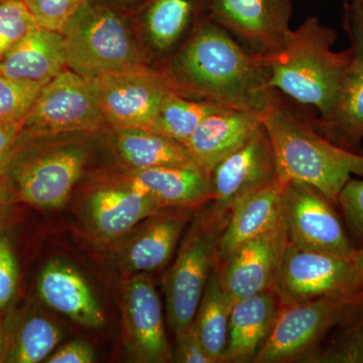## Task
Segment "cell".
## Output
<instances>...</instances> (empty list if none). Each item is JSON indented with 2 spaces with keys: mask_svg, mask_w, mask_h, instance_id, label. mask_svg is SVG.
Returning <instances> with one entry per match:
<instances>
[{
  "mask_svg": "<svg viewBox=\"0 0 363 363\" xmlns=\"http://www.w3.org/2000/svg\"><path fill=\"white\" fill-rule=\"evenodd\" d=\"M177 93L264 116L278 91L262 57L208 18L159 69Z\"/></svg>",
  "mask_w": 363,
  "mask_h": 363,
  "instance_id": "6da1fadb",
  "label": "cell"
},
{
  "mask_svg": "<svg viewBox=\"0 0 363 363\" xmlns=\"http://www.w3.org/2000/svg\"><path fill=\"white\" fill-rule=\"evenodd\" d=\"M262 118L281 178L308 184L335 206L351 175L363 178V154L344 150L320 135L312 119L285 104L278 93Z\"/></svg>",
  "mask_w": 363,
  "mask_h": 363,
  "instance_id": "7a4b0ae2",
  "label": "cell"
},
{
  "mask_svg": "<svg viewBox=\"0 0 363 363\" xmlns=\"http://www.w3.org/2000/svg\"><path fill=\"white\" fill-rule=\"evenodd\" d=\"M335 30L309 18L292 30L284 49L262 58L269 69V87L326 116L337 104L352 62L353 49L334 52Z\"/></svg>",
  "mask_w": 363,
  "mask_h": 363,
  "instance_id": "3957f363",
  "label": "cell"
},
{
  "mask_svg": "<svg viewBox=\"0 0 363 363\" xmlns=\"http://www.w3.org/2000/svg\"><path fill=\"white\" fill-rule=\"evenodd\" d=\"M67 68L87 79L152 69L130 16L88 2L62 32ZM155 69V68H154Z\"/></svg>",
  "mask_w": 363,
  "mask_h": 363,
  "instance_id": "277c9868",
  "label": "cell"
},
{
  "mask_svg": "<svg viewBox=\"0 0 363 363\" xmlns=\"http://www.w3.org/2000/svg\"><path fill=\"white\" fill-rule=\"evenodd\" d=\"M229 214L230 212L219 211L212 205L209 212L191 229L167 277V315L176 334L194 323L208 279L217 264L219 243Z\"/></svg>",
  "mask_w": 363,
  "mask_h": 363,
  "instance_id": "5b68a950",
  "label": "cell"
},
{
  "mask_svg": "<svg viewBox=\"0 0 363 363\" xmlns=\"http://www.w3.org/2000/svg\"><path fill=\"white\" fill-rule=\"evenodd\" d=\"M87 159L84 147L75 143L30 150L18 142L2 179L26 204L57 209L68 201L84 173Z\"/></svg>",
  "mask_w": 363,
  "mask_h": 363,
  "instance_id": "8992f818",
  "label": "cell"
},
{
  "mask_svg": "<svg viewBox=\"0 0 363 363\" xmlns=\"http://www.w3.org/2000/svg\"><path fill=\"white\" fill-rule=\"evenodd\" d=\"M355 292L281 304L271 334L255 363L305 362L362 296Z\"/></svg>",
  "mask_w": 363,
  "mask_h": 363,
  "instance_id": "52a82bcc",
  "label": "cell"
},
{
  "mask_svg": "<svg viewBox=\"0 0 363 363\" xmlns=\"http://www.w3.org/2000/svg\"><path fill=\"white\" fill-rule=\"evenodd\" d=\"M105 125L94 79L66 68L40 90L28 116L23 133L30 136L93 133Z\"/></svg>",
  "mask_w": 363,
  "mask_h": 363,
  "instance_id": "ba28073f",
  "label": "cell"
},
{
  "mask_svg": "<svg viewBox=\"0 0 363 363\" xmlns=\"http://www.w3.org/2000/svg\"><path fill=\"white\" fill-rule=\"evenodd\" d=\"M363 279L351 257L303 250L289 241L274 291L281 304L355 292Z\"/></svg>",
  "mask_w": 363,
  "mask_h": 363,
  "instance_id": "9c48e42d",
  "label": "cell"
},
{
  "mask_svg": "<svg viewBox=\"0 0 363 363\" xmlns=\"http://www.w3.org/2000/svg\"><path fill=\"white\" fill-rule=\"evenodd\" d=\"M334 206L317 189L289 181L283 197L289 241L303 250L352 257L355 247Z\"/></svg>",
  "mask_w": 363,
  "mask_h": 363,
  "instance_id": "30bf717a",
  "label": "cell"
},
{
  "mask_svg": "<svg viewBox=\"0 0 363 363\" xmlns=\"http://www.w3.org/2000/svg\"><path fill=\"white\" fill-rule=\"evenodd\" d=\"M291 0H211L210 20L245 49L267 58L284 49L292 30Z\"/></svg>",
  "mask_w": 363,
  "mask_h": 363,
  "instance_id": "8fae6325",
  "label": "cell"
},
{
  "mask_svg": "<svg viewBox=\"0 0 363 363\" xmlns=\"http://www.w3.org/2000/svg\"><path fill=\"white\" fill-rule=\"evenodd\" d=\"M105 125L111 128H147L172 91L159 69L108 74L94 79Z\"/></svg>",
  "mask_w": 363,
  "mask_h": 363,
  "instance_id": "7c38bea8",
  "label": "cell"
},
{
  "mask_svg": "<svg viewBox=\"0 0 363 363\" xmlns=\"http://www.w3.org/2000/svg\"><path fill=\"white\" fill-rule=\"evenodd\" d=\"M211 0H145L128 14L145 58L160 69L210 18Z\"/></svg>",
  "mask_w": 363,
  "mask_h": 363,
  "instance_id": "4fadbf2b",
  "label": "cell"
},
{
  "mask_svg": "<svg viewBox=\"0 0 363 363\" xmlns=\"http://www.w3.org/2000/svg\"><path fill=\"white\" fill-rule=\"evenodd\" d=\"M121 320L124 342L138 362H174L162 303L147 272L128 274L121 285Z\"/></svg>",
  "mask_w": 363,
  "mask_h": 363,
  "instance_id": "5bb4252c",
  "label": "cell"
},
{
  "mask_svg": "<svg viewBox=\"0 0 363 363\" xmlns=\"http://www.w3.org/2000/svg\"><path fill=\"white\" fill-rule=\"evenodd\" d=\"M279 177L276 152L264 123L233 154L210 172L213 206L230 212L243 196Z\"/></svg>",
  "mask_w": 363,
  "mask_h": 363,
  "instance_id": "9a60e30c",
  "label": "cell"
},
{
  "mask_svg": "<svg viewBox=\"0 0 363 363\" xmlns=\"http://www.w3.org/2000/svg\"><path fill=\"white\" fill-rule=\"evenodd\" d=\"M288 243L283 215L278 225L236 248L217 264L222 288L233 303L255 294L274 290Z\"/></svg>",
  "mask_w": 363,
  "mask_h": 363,
  "instance_id": "2e32d148",
  "label": "cell"
},
{
  "mask_svg": "<svg viewBox=\"0 0 363 363\" xmlns=\"http://www.w3.org/2000/svg\"><path fill=\"white\" fill-rule=\"evenodd\" d=\"M353 49L352 62L337 104L326 116L312 118L315 130L334 145L363 154V25L344 20Z\"/></svg>",
  "mask_w": 363,
  "mask_h": 363,
  "instance_id": "e0dca14e",
  "label": "cell"
},
{
  "mask_svg": "<svg viewBox=\"0 0 363 363\" xmlns=\"http://www.w3.org/2000/svg\"><path fill=\"white\" fill-rule=\"evenodd\" d=\"M38 295L45 305L85 328L104 327L105 315L89 284L64 260L48 262L39 274Z\"/></svg>",
  "mask_w": 363,
  "mask_h": 363,
  "instance_id": "ac0fdd59",
  "label": "cell"
},
{
  "mask_svg": "<svg viewBox=\"0 0 363 363\" xmlns=\"http://www.w3.org/2000/svg\"><path fill=\"white\" fill-rule=\"evenodd\" d=\"M164 207L152 196L123 180L95 189L88 199V213L95 233L114 240Z\"/></svg>",
  "mask_w": 363,
  "mask_h": 363,
  "instance_id": "d6986e66",
  "label": "cell"
},
{
  "mask_svg": "<svg viewBox=\"0 0 363 363\" xmlns=\"http://www.w3.org/2000/svg\"><path fill=\"white\" fill-rule=\"evenodd\" d=\"M262 124L259 114L222 106L203 119L185 145L193 161L210 174L218 162L247 142Z\"/></svg>",
  "mask_w": 363,
  "mask_h": 363,
  "instance_id": "ffe728a7",
  "label": "cell"
},
{
  "mask_svg": "<svg viewBox=\"0 0 363 363\" xmlns=\"http://www.w3.org/2000/svg\"><path fill=\"white\" fill-rule=\"evenodd\" d=\"M288 180H277L234 203L222 234L217 264L247 241L267 233L283 219V197Z\"/></svg>",
  "mask_w": 363,
  "mask_h": 363,
  "instance_id": "44dd1931",
  "label": "cell"
},
{
  "mask_svg": "<svg viewBox=\"0 0 363 363\" xmlns=\"http://www.w3.org/2000/svg\"><path fill=\"white\" fill-rule=\"evenodd\" d=\"M124 181L167 207H195L211 200L210 174L195 162L126 171Z\"/></svg>",
  "mask_w": 363,
  "mask_h": 363,
  "instance_id": "7402d4cb",
  "label": "cell"
},
{
  "mask_svg": "<svg viewBox=\"0 0 363 363\" xmlns=\"http://www.w3.org/2000/svg\"><path fill=\"white\" fill-rule=\"evenodd\" d=\"M281 302L274 290L236 301L229 318L226 362H255L271 334Z\"/></svg>",
  "mask_w": 363,
  "mask_h": 363,
  "instance_id": "603a6c76",
  "label": "cell"
},
{
  "mask_svg": "<svg viewBox=\"0 0 363 363\" xmlns=\"http://www.w3.org/2000/svg\"><path fill=\"white\" fill-rule=\"evenodd\" d=\"M67 68L63 35L37 28L0 60V76L45 85Z\"/></svg>",
  "mask_w": 363,
  "mask_h": 363,
  "instance_id": "cb8c5ba5",
  "label": "cell"
},
{
  "mask_svg": "<svg viewBox=\"0 0 363 363\" xmlns=\"http://www.w3.org/2000/svg\"><path fill=\"white\" fill-rule=\"evenodd\" d=\"M112 147L126 171L193 162L183 143L147 128H111Z\"/></svg>",
  "mask_w": 363,
  "mask_h": 363,
  "instance_id": "d4e9b609",
  "label": "cell"
},
{
  "mask_svg": "<svg viewBox=\"0 0 363 363\" xmlns=\"http://www.w3.org/2000/svg\"><path fill=\"white\" fill-rule=\"evenodd\" d=\"M188 217L185 213L164 215L145 227L124 247L121 266L128 274L156 271L175 252Z\"/></svg>",
  "mask_w": 363,
  "mask_h": 363,
  "instance_id": "484cf974",
  "label": "cell"
},
{
  "mask_svg": "<svg viewBox=\"0 0 363 363\" xmlns=\"http://www.w3.org/2000/svg\"><path fill=\"white\" fill-rule=\"evenodd\" d=\"M233 304L222 288L216 264L208 279L193 323L203 346L215 363L226 362L229 318Z\"/></svg>",
  "mask_w": 363,
  "mask_h": 363,
  "instance_id": "4316f807",
  "label": "cell"
},
{
  "mask_svg": "<svg viewBox=\"0 0 363 363\" xmlns=\"http://www.w3.org/2000/svg\"><path fill=\"white\" fill-rule=\"evenodd\" d=\"M305 362L363 363V293Z\"/></svg>",
  "mask_w": 363,
  "mask_h": 363,
  "instance_id": "83f0119b",
  "label": "cell"
},
{
  "mask_svg": "<svg viewBox=\"0 0 363 363\" xmlns=\"http://www.w3.org/2000/svg\"><path fill=\"white\" fill-rule=\"evenodd\" d=\"M222 105L182 96L176 91L164 98L150 130L185 145L200 123Z\"/></svg>",
  "mask_w": 363,
  "mask_h": 363,
  "instance_id": "f1b7e54d",
  "label": "cell"
},
{
  "mask_svg": "<svg viewBox=\"0 0 363 363\" xmlns=\"http://www.w3.org/2000/svg\"><path fill=\"white\" fill-rule=\"evenodd\" d=\"M63 339V332L54 322L42 316L23 320L11 338H6L4 362H45Z\"/></svg>",
  "mask_w": 363,
  "mask_h": 363,
  "instance_id": "f546056e",
  "label": "cell"
},
{
  "mask_svg": "<svg viewBox=\"0 0 363 363\" xmlns=\"http://www.w3.org/2000/svg\"><path fill=\"white\" fill-rule=\"evenodd\" d=\"M37 28L39 26L23 0L0 2V60Z\"/></svg>",
  "mask_w": 363,
  "mask_h": 363,
  "instance_id": "4dcf8cb0",
  "label": "cell"
},
{
  "mask_svg": "<svg viewBox=\"0 0 363 363\" xmlns=\"http://www.w3.org/2000/svg\"><path fill=\"white\" fill-rule=\"evenodd\" d=\"M44 86L0 76V121H23Z\"/></svg>",
  "mask_w": 363,
  "mask_h": 363,
  "instance_id": "1f68e13d",
  "label": "cell"
},
{
  "mask_svg": "<svg viewBox=\"0 0 363 363\" xmlns=\"http://www.w3.org/2000/svg\"><path fill=\"white\" fill-rule=\"evenodd\" d=\"M40 28L62 33L89 0H23Z\"/></svg>",
  "mask_w": 363,
  "mask_h": 363,
  "instance_id": "d6a6232c",
  "label": "cell"
},
{
  "mask_svg": "<svg viewBox=\"0 0 363 363\" xmlns=\"http://www.w3.org/2000/svg\"><path fill=\"white\" fill-rule=\"evenodd\" d=\"M337 206L350 233L363 241V178L350 179L339 194Z\"/></svg>",
  "mask_w": 363,
  "mask_h": 363,
  "instance_id": "836d02e7",
  "label": "cell"
},
{
  "mask_svg": "<svg viewBox=\"0 0 363 363\" xmlns=\"http://www.w3.org/2000/svg\"><path fill=\"white\" fill-rule=\"evenodd\" d=\"M20 269L13 243L0 233V312L11 304L18 291Z\"/></svg>",
  "mask_w": 363,
  "mask_h": 363,
  "instance_id": "e575fe53",
  "label": "cell"
},
{
  "mask_svg": "<svg viewBox=\"0 0 363 363\" xmlns=\"http://www.w3.org/2000/svg\"><path fill=\"white\" fill-rule=\"evenodd\" d=\"M176 348L173 352L174 362L180 363H215L208 354L200 340L194 326L176 334Z\"/></svg>",
  "mask_w": 363,
  "mask_h": 363,
  "instance_id": "d590c367",
  "label": "cell"
},
{
  "mask_svg": "<svg viewBox=\"0 0 363 363\" xmlns=\"http://www.w3.org/2000/svg\"><path fill=\"white\" fill-rule=\"evenodd\" d=\"M23 121H0V177L20 142Z\"/></svg>",
  "mask_w": 363,
  "mask_h": 363,
  "instance_id": "8d00e7d4",
  "label": "cell"
},
{
  "mask_svg": "<svg viewBox=\"0 0 363 363\" xmlns=\"http://www.w3.org/2000/svg\"><path fill=\"white\" fill-rule=\"evenodd\" d=\"M95 352L89 343L83 340L71 341L52 352L45 359L47 363H92Z\"/></svg>",
  "mask_w": 363,
  "mask_h": 363,
  "instance_id": "74e56055",
  "label": "cell"
},
{
  "mask_svg": "<svg viewBox=\"0 0 363 363\" xmlns=\"http://www.w3.org/2000/svg\"><path fill=\"white\" fill-rule=\"evenodd\" d=\"M89 1L104 4L117 11H123L124 13L130 14L142 6L145 0H89Z\"/></svg>",
  "mask_w": 363,
  "mask_h": 363,
  "instance_id": "f35d334b",
  "label": "cell"
},
{
  "mask_svg": "<svg viewBox=\"0 0 363 363\" xmlns=\"http://www.w3.org/2000/svg\"><path fill=\"white\" fill-rule=\"evenodd\" d=\"M344 18H353L363 25V0H343Z\"/></svg>",
  "mask_w": 363,
  "mask_h": 363,
  "instance_id": "ab89813d",
  "label": "cell"
},
{
  "mask_svg": "<svg viewBox=\"0 0 363 363\" xmlns=\"http://www.w3.org/2000/svg\"><path fill=\"white\" fill-rule=\"evenodd\" d=\"M14 193L4 179L0 177V208H4L13 202Z\"/></svg>",
  "mask_w": 363,
  "mask_h": 363,
  "instance_id": "60d3db41",
  "label": "cell"
},
{
  "mask_svg": "<svg viewBox=\"0 0 363 363\" xmlns=\"http://www.w3.org/2000/svg\"><path fill=\"white\" fill-rule=\"evenodd\" d=\"M6 352V332L0 317V362H4Z\"/></svg>",
  "mask_w": 363,
  "mask_h": 363,
  "instance_id": "b9f144b4",
  "label": "cell"
},
{
  "mask_svg": "<svg viewBox=\"0 0 363 363\" xmlns=\"http://www.w3.org/2000/svg\"><path fill=\"white\" fill-rule=\"evenodd\" d=\"M351 259L354 262L355 267L363 279V247L355 248Z\"/></svg>",
  "mask_w": 363,
  "mask_h": 363,
  "instance_id": "7bdbcfd3",
  "label": "cell"
},
{
  "mask_svg": "<svg viewBox=\"0 0 363 363\" xmlns=\"http://www.w3.org/2000/svg\"><path fill=\"white\" fill-rule=\"evenodd\" d=\"M4 209V208H0V219H1L2 214H4V211H2Z\"/></svg>",
  "mask_w": 363,
  "mask_h": 363,
  "instance_id": "ee69618b",
  "label": "cell"
},
{
  "mask_svg": "<svg viewBox=\"0 0 363 363\" xmlns=\"http://www.w3.org/2000/svg\"><path fill=\"white\" fill-rule=\"evenodd\" d=\"M6 1V0H0V2Z\"/></svg>",
  "mask_w": 363,
  "mask_h": 363,
  "instance_id": "f6af8a7d",
  "label": "cell"
}]
</instances>
